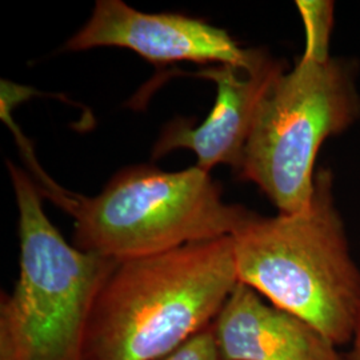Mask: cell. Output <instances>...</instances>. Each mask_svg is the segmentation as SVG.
Segmentation results:
<instances>
[{
    "label": "cell",
    "instance_id": "7a4b0ae2",
    "mask_svg": "<svg viewBox=\"0 0 360 360\" xmlns=\"http://www.w3.org/2000/svg\"><path fill=\"white\" fill-rule=\"evenodd\" d=\"M239 283L318 328L338 347L351 343L360 314V270L321 169L307 210L251 219L233 236Z\"/></svg>",
    "mask_w": 360,
    "mask_h": 360
},
{
    "label": "cell",
    "instance_id": "5b68a950",
    "mask_svg": "<svg viewBox=\"0 0 360 360\" xmlns=\"http://www.w3.org/2000/svg\"><path fill=\"white\" fill-rule=\"evenodd\" d=\"M351 71L328 52L304 49L295 67L274 80L257 107L240 163L279 214L309 208L315 160L323 143L359 115Z\"/></svg>",
    "mask_w": 360,
    "mask_h": 360
},
{
    "label": "cell",
    "instance_id": "30bf717a",
    "mask_svg": "<svg viewBox=\"0 0 360 360\" xmlns=\"http://www.w3.org/2000/svg\"><path fill=\"white\" fill-rule=\"evenodd\" d=\"M162 360H220L212 328L196 335L179 349Z\"/></svg>",
    "mask_w": 360,
    "mask_h": 360
},
{
    "label": "cell",
    "instance_id": "3957f363",
    "mask_svg": "<svg viewBox=\"0 0 360 360\" xmlns=\"http://www.w3.org/2000/svg\"><path fill=\"white\" fill-rule=\"evenodd\" d=\"M10 172L20 262L13 291L0 302V360H86L92 309L119 262L68 245L34 181L13 165Z\"/></svg>",
    "mask_w": 360,
    "mask_h": 360
},
{
    "label": "cell",
    "instance_id": "277c9868",
    "mask_svg": "<svg viewBox=\"0 0 360 360\" xmlns=\"http://www.w3.org/2000/svg\"><path fill=\"white\" fill-rule=\"evenodd\" d=\"M75 218L74 245L116 262L233 236L257 215L224 203L210 172L135 166L116 174L94 198H63Z\"/></svg>",
    "mask_w": 360,
    "mask_h": 360
},
{
    "label": "cell",
    "instance_id": "6da1fadb",
    "mask_svg": "<svg viewBox=\"0 0 360 360\" xmlns=\"http://www.w3.org/2000/svg\"><path fill=\"white\" fill-rule=\"evenodd\" d=\"M239 283L224 236L119 262L91 314L86 360H162L217 319Z\"/></svg>",
    "mask_w": 360,
    "mask_h": 360
},
{
    "label": "cell",
    "instance_id": "9c48e42d",
    "mask_svg": "<svg viewBox=\"0 0 360 360\" xmlns=\"http://www.w3.org/2000/svg\"><path fill=\"white\" fill-rule=\"evenodd\" d=\"M296 6L304 25L306 46L328 50L334 22V3L300 0L296 1Z\"/></svg>",
    "mask_w": 360,
    "mask_h": 360
},
{
    "label": "cell",
    "instance_id": "8992f818",
    "mask_svg": "<svg viewBox=\"0 0 360 360\" xmlns=\"http://www.w3.org/2000/svg\"><path fill=\"white\" fill-rule=\"evenodd\" d=\"M129 49L153 63L193 62L254 65L260 51L243 50L231 35L202 19L180 13H141L120 0H99L90 20L65 44L67 50Z\"/></svg>",
    "mask_w": 360,
    "mask_h": 360
},
{
    "label": "cell",
    "instance_id": "ba28073f",
    "mask_svg": "<svg viewBox=\"0 0 360 360\" xmlns=\"http://www.w3.org/2000/svg\"><path fill=\"white\" fill-rule=\"evenodd\" d=\"M211 328L220 360H347L312 324L243 283L235 287Z\"/></svg>",
    "mask_w": 360,
    "mask_h": 360
},
{
    "label": "cell",
    "instance_id": "8fae6325",
    "mask_svg": "<svg viewBox=\"0 0 360 360\" xmlns=\"http://www.w3.org/2000/svg\"><path fill=\"white\" fill-rule=\"evenodd\" d=\"M349 345H351V351L347 355V360H360V314Z\"/></svg>",
    "mask_w": 360,
    "mask_h": 360
},
{
    "label": "cell",
    "instance_id": "52a82bcc",
    "mask_svg": "<svg viewBox=\"0 0 360 360\" xmlns=\"http://www.w3.org/2000/svg\"><path fill=\"white\" fill-rule=\"evenodd\" d=\"M282 72V65L262 51L248 67L219 65L198 72L217 86L212 111L196 129L186 120L169 123L155 143L154 158L188 148L198 156L196 166L207 172L218 165L240 167L257 107Z\"/></svg>",
    "mask_w": 360,
    "mask_h": 360
}]
</instances>
